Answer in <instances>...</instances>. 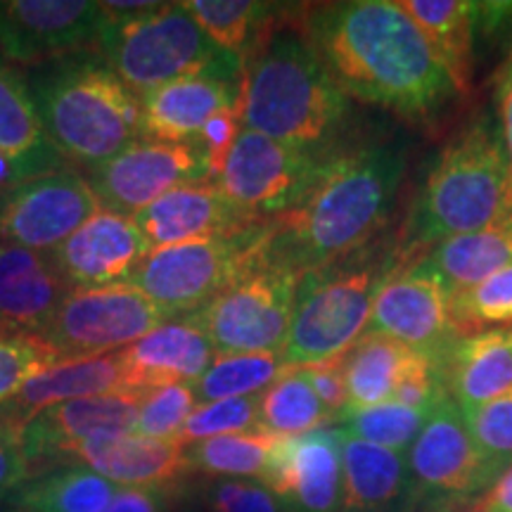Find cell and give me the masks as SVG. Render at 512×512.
Here are the masks:
<instances>
[{"mask_svg":"<svg viewBox=\"0 0 512 512\" xmlns=\"http://www.w3.org/2000/svg\"><path fill=\"white\" fill-rule=\"evenodd\" d=\"M102 207L86 174L60 169L0 195V245L55 252Z\"/></svg>","mask_w":512,"mask_h":512,"instance_id":"cell-13","label":"cell"},{"mask_svg":"<svg viewBox=\"0 0 512 512\" xmlns=\"http://www.w3.org/2000/svg\"><path fill=\"white\" fill-rule=\"evenodd\" d=\"M335 418L318 399L309 380L299 368H283L259 403V432L278 437H302L318 430H328Z\"/></svg>","mask_w":512,"mask_h":512,"instance_id":"cell-33","label":"cell"},{"mask_svg":"<svg viewBox=\"0 0 512 512\" xmlns=\"http://www.w3.org/2000/svg\"><path fill=\"white\" fill-rule=\"evenodd\" d=\"M152 252L133 216L100 207L53 256L72 290L126 283Z\"/></svg>","mask_w":512,"mask_h":512,"instance_id":"cell-17","label":"cell"},{"mask_svg":"<svg viewBox=\"0 0 512 512\" xmlns=\"http://www.w3.org/2000/svg\"><path fill=\"white\" fill-rule=\"evenodd\" d=\"M209 512H287L283 501L261 482L247 479H219L204 491Z\"/></svg>","mask_w":512,"mask_h":512,"instance_id":"cell-43","label":"cell"},{"mask_svg":"<svg viewBox=\"0 0 512 512\" xmlns=\"http://www.w3.org/2000/svg\"><path fill=\"white\" fill-rule=\"evenodd\" d=\"M403 171L406 155L394 143L335 150L302 200L268 223L264 256L302 278L373 245Z\"/></svg>","mask_w":512,"mask_h":512,"instance_id":"cell-2","label":"cell"},{"mask_svg":"<svg viewBox=\"0 0 512 512\" xmlns=\"http://www.w3.org/2000/svg\"><path fill=\"white\" fill-rule=\"evenodd\" d=\"M470 512H512V467L482 494L472 505Z\"/></svg>","mask_w":512,"mask_h":512,"instance_id":"cell-49","label":"cell"},{"mask_svg":"<svg viewBox=\"0 0 512 512\" xmlns=\"http://www.w3.org/2000/svg\"><path fill=\"white\" fill-rule=\"evenodd\" d=\"M145 389L81 396L36 413L22 427L24 453L29 465L67 458L81 441L100 432H136L140 401Z\"/></svg>","mask_w":512,"mask_h":512,"instance_id":"cell-19","label":"cell"},{"mask_svg":"<svg viewBox=\"0 0 512 512\" xmlns=\"http://www.w3.org/2000/svg\"><path fill=\"white\" fill-rule=\"evenodd\" d=\"M128 489H169L188 470L185 446L176 439H152L138 432H100L81 441L69 460Z\"/></svg>","mask_w":512,"mask_h":512,"instance_id":"cell-23","label":"cell"},{"mask_svg":"<svg viewBox=\"0 0 512 512\" xmlns=\"http://www.w3.org/2000/svg\"><path fill=\"white\" fill-rule=\"evenodd\" d=\"M330 155L280 143L242 126L216 185L238 209L256 219H275L302 200Z\"/></svg>","mask_w":512,"mask_h":512,"instance_id":"cell-11","label":"cell"},{"mask_svg":"<svg viewBox=\"0 0 512 512\" xmlns=\"http://www.w3.org/2000/svg\"><path fill=\"white\" fill-rule=\"evenodd\" d=\"M268 489L287 512H339L342 508V437L328 427L302 437H280L266 475Z\"/></svg>","mask_w":512,"mask_h":512,"instance_id":"cell-18","label":"cell"},{"mask_svg":"<svg viewBox=\"0 0 512 512\" xmlns=\"http://www.w3.org/2000/svg\"><path fill=\"white\" fill-rule=\"evenodd\" d=\"M406 460L415 503H475L496 484L467 430L463 413L446 392L434 401Z\"/></svg>","mask_w":512,"mask_h":512,"instance_id":"cell-12","label":"cell"},{"mask_svg":"<svg viewBox=\"0 0 512 512\" xmlns=\"http://www.w3.org/2000/svg\"><path fill=\"white\" fill-rule=\"evenodd\" d=\"M259 403L261 394L200 403L185 420L178 441L183 446H190L195 441L221 437V434L259 430Z\"/></svg>","mask_w":512,"mask_h":512,"instance_id":"cell-40","label":"cell"},{"mask_svg":"<svg viewBox=\"0 0 512 512\" xmlns=\"http://www.w3.org/2000/svg\"><path fill=\"white\" fill-rule=\"evenodd\" d=\"M133 389L119 351L107 356L76 358V361H60L19 389L15 399L0 406L5 418L22 430L36 413L46 411L55 403L81 399V396H98Z\"/></svg>","mask_w":512,"mask_h":512,"instance_id":"cell-27","label":"cell"},{"mask_svg":"<svg viewBox=\"0 0 512 512\" xmlns=\"http://www.w3.org/2000/svg\"><path fill=\"white\" fill-rule=\"evenodd\" d=\"M342 437V508L339 512H396L415 503L406 453Z\"/></svg>","mask_w":512,"mask_h":512,"instance_id":"cell-26","label":"cell"},{"mask_svg":"<svg viewBox=\"0 0 512 512\" xmlns=\"http://www.w3.org/2000/svg\"><path fill=\"white\" fill-rule=\"evenodd\" d=\"M133 389L197 382L214 363L216 349L197 313L171 318L119 351Z\"/></svg>","mask_w":512,"mask_h":512,"instance_id":"cell-24","label":"cell"},{"mask_svg":"<svg viewBox=\"0 0 512 512\" xmlns=\"http://www.w3.org/2000/svg\"><path fill=\"white\" fill-rule=\"evenodd\" d=\"M169 489H119L102 512H164Z\"/></svg>","mask_w":512,"mask_h":512,"instance_id":"cell-47","label":"cell"},{"mask_svg":"<svg viewBox=\"0 0 512 512\" xmlns=\"http://www.w3.org/2000/svg\"><path fill=\"white\" fill-rule=\"evenodd\" d=\"M86 178L102 207L128 216H136L181 185L214 181L197 143H159L147 138L131 143L110 162L95 166Z\"/></svg>","mask_w":512,"mask_h":512,"instance_id":"cell-16","label":"cell"},{"mask_svg":"<svg viewBox=\"0 0 512 512\" xmlns=\"http://www.w3.org/2000/svg\"><path fill=\"white\" fill-rule=\"evenodd\" d=\"M240 83L223 76H188L140 95V136L159 143H197L207 121L240 105Z\"/></svg>","mask_w":512,"mask_h":512,"instance_id":"cell-22","label":"cell"},{"mask_svg":"<svg viewBox=\"0 0 512 512\" xmlns=\"http://www.w3.org/2000/svg\"><path fill=\"white\" fill-rule=\"evenodd\" d=\"M430 411L432 408H408L396 401H387L380 406L347 413L337 422V427L351 437L370 441L375 446L408 453L415 437L425 427Z\"/></svg>","mask_w":512,"mask_h":512,"instance_id":"cell-37","label":"cell"},{"mask_svg":"<svg viewBox=\"0 0 512 512\" xmlns=\"http://www.w3.org/2000/svg\"><path fill=\"white\" fill-rule=\"evenodd\" d=\"M283 368L280 354H216L207 373L192 382V392L202 403L261 394L278 380Z\"/></svg>","mask_w":512,"mask_h":512,"instance_id":"cell-36","label":"cell"},{"mask_svg":"<svg viewBox=\"0 0 512 512\" xmlns=\"http://www.w3.org/2000/svg\"><path fill=\"white\" fill-rule=\"evenodd\" d=\"M19 432L22 430L15 422H10L0 411V503L31 477V465Z\"/></svg>","mask_w":512,"mask_h":512,"instance_id":"cell-46","label":"cell"},{"mask_svg":"<svg viewBox=\"0 0 512 512\" xmlns=\"http://www.w3.org/2000/svg\"><path fill=\"white\" fill-rule=\"evenodd\" d=\"M185 8L200 29L226 53L245 57L283 5L254 3V0H190Z\"/></svg>","mask_w":512,"mask_h":512,"instance_id":"cell-35","label":"cell"},{"mask_svg":"<svg viewBox=\"0 0 512 512\" xmlns=\"http://www.w3.org/2000/svg\"><path fill=\"white\" fill-rule=\"evenodd\" d=\"M344 356L347 354L328 358V361L311 363V366H299V373L309 380L313 392H316L318 399L323 401V406L328 408V413L335 418V425L349 411L347 380H344Z\"/></svg>","mask_w":512,"mask_h":512,"instance_id":"cell-44","label":"cell"},{"mask_svg":"<svg viewBox=\"0 0 512 512\" xmlns=\"http://www.w3.org/2000/svg\"><path fill=\"white\" fill-rule=\"evenodd\" d=\"M498 110H501V133L505 152H508L512 166V55L503 64L501 74H498Z\"/></svg>","mask_w":512,"mask_h":512,"instance_id":"cell-48","label":"cell"},{"mask_svg":"<svg viewBox=\"0 0 512 512\" xmlns=\"http://www.w3.org/2000/svg\"><path fill=\"white\" fill-rule=\"evenodd\" d=\"M297 285V273L261 256L214 302L197 311L216 354H283Z\"/></svg>","mask_w":512,"mask_h":512,"instance_id":"cell-9","label":"cell"},{"mask_svg":"<svg viewBox=\"0 0 512 512\" xmlns=\"http://www.w3.org/2000/svg\"><path fill=\"white\" fill-rule=\"evenodd\" d=\"M451 318L458 337L489 325H512V266L451 297Z\"/></svg>","mask_w":512,"mask_h":512,"instance_id":"cell-38","label":"cell"},{"mask_svg":"<svg viewBox=\"0 0 512 512\" xmlns=\"http://www.w3.org/2000/svg\"><path fill=\"white\" fill-rule=\"evenodd\" d=\"M351 114L304 29V12L280 8L242 57L240 119L256 133L330 155Z\"/></svg>","mask_w":512,"mask_h":512,"instance_id":"cell-3","label":"cell"},{"mask_svg":"<svg viewBox=\"0 0 512 512\" xmlns=\"http://www.w3.org/2000/svg\"><path fill=\"white\" fill-rule=\"evenodd\" d=\"M304 29L347 98L432 119L456 98L451 76L396 0H347L304 12Z\"/></svg>","mask_w":512,"mask_h":512,"instance_id":"cell-1","label":"cell"},{"mask_svg":"<svg viewBox=\"0 0 512 512\" xmlns=\"http://www.w3.org/2000/svg\"><path fill=\"white\" fill-rule=\"evenodd\" d=\"M107 15L91 0H0V55L22 67L98 53Z\"/></svg>","mask_w":512,"mask_h":512,"instance_id":"cell-14","label":"cell"},{"mask_svg":"<svg viewBox=\"0 0 512 512\" xmlns=\"http://www.w3.org/2000/svg\"><path fill=\"white\" fill-rule=\"evenodd\" d=\"M55 363H60V358L43 339L0 335V406L15 399L31 377Z\"/></svg>","mask_w":512,"mask_h":512,"instance_id":"cell-42","label":"cell"},{"mask_svg":"<svg viewBox=\"0 0 512 512\" xmlns=\"http://www.w3.org/2000/svg\"><path fill=\"white\" fill-rule=\"evenodd\" d=\"M119 486L88 467L67 465L29 477L5 498V512H102Z\"/></svg>","mask_w":512,"mask_h":512,"instance_id":"cell-32","label":"cell"},{"mask_svg":"<svg viewBox=\"0 0 512 512\" xmlns=\"http://www.w3.org/2000/svg\"><path fill=\"white\" fill-rule=\"evenodd\" d=\"M268 223L271 219L233 235L152 249L126 283L138 287L169 320L192 316L264 256Z\"/></svg>","mask_w":512,"mask_h":512,"instance_id":"cell-8","label":"cell"},{"mask_svg":"<svg viewBox=\"0 0 512 512\" xmlns=\"http://www.w3.org/2000/svg\"><path fill=\"white\" fill-rule=\"evenodd\" d=\"M366 332H380L427 356L437 368L439 358L458 339L451 318V294L418 256L403 254L377 292Z\"/></svg>","mask_w":512,"mask_h":512,"instance_id":"cell-15","label":"cell"},{"mask_svg":"<svg viewBox=\"0 0 512 512\" xmlns=\"http://www.w3.org/2000/svg\"><path fill=\"white\" fill-rule=\"evenodd\" d=\"M512 221V166L501 126L472 121L448 143L415 197L401 252L420 256L439 242Z\"/></svg>","mask_w":512,"mask_h":512,"instance_id":"cell-4","label":"cell"},{"mask_svg":"<svg viewBox=\"0 0 512 512\" xmlns=\"http://www.w3.org/2000/svg\"><path fill=\"white\" fill-rule=\"evenodd\" d=\"M98 55L138 98L188 76L242 81V57L216 46L185 3H159L143 15L107 19Z\"/></svg>","mask_w":512,"mask_h":512,"instance_id":"cell-7","label":"cell"},{"mask_svg":"<svg viewBox=\"0 0 512 512\" xmlns=\"http://www.w3.org/2000/svg\"><path fill=\"white\" fill-rule=\"evenodd\" d=\"M427 38L434 55L451 76L456 93L472 88L475 34L484 17V3L470 0H396Z\"/></svg>","mask_w":512,"mask_h":512,"instance_id":"cell-29","label":"cell"},{"mask_svg":"<svg viewBox=\"0 0 512 512\" xmlns=\"http://www.w3.org/2000/svg\"><path fill=\"white\" fill-rule=\"evenodd\" d=\"M27 86L50 143L64 159L95 169L140 136V98L98 53L41 64Z\"/></svg>","mask_w":512,"mask_h":512,"instance_id":"cell-5","label":"cell"},{"mask_svg":"<svg viewBox=\"0 0 512 512\" xmlns=\"http://www.w3.org/2000/svg\"><path fill=\"white\" fill-rule=\"evenodd\" d=\"M427 361L430 358L406 347L399 339L380 332H363L344 356V380L349 394L347 413L394 401L399 384Z\"/></svg>","mask_w":512,"mask_h":512,"instance_id":"cell-30","label":"cell"},{"mask_svg":"<svg viewBox=\"0 0 512 512\" xmlns=\"http://www.w3.org/2000/svg\"><path fill=\"white\" fill-rule=\"evenodd\" d=\"M240 128H242L240 105H235L219 114H214V117L207 121V126L202 128L200 138H197V145L202 147L204 157H207L209 174L214 181L221 176L223 164H226V157L230 147L235 143V138H238Z\"/></svg>","mask_w":512,"mask_h":512,"instance_id":"cell-45","label":"cell"},{"mask_svg":"<svg viewBox=\"0 0 512 512\" xmlns=\"http://www.w3.org/2000/svg\"><path fill=\"white\" fill-rule=\"evenodd\" d=\"M0 155L22 171L24 181L67 169L38 119L27 79L0 55Z\"/></svg>","mask_w":512,"mask_h":512,"instance_id":"cell-28","label":"cell"},{"mask_svg":"<svg viewBox=\"0 0 512 512\" xmlns=\"http://www.w3.org/2000/svg\"><path fill=\"white\" fill-rule=\"evenodd\" d=\"M133 221L138 223L147 245L159 249L233 235L266 219H256L238 209L223 195L219 185L204 181L166 192L150 207L138 211Z\"/></svg>","mask_w":512,"mask_h":512,"instance_id":"cell-20","label":"cell"},{"mask_svg":"<svg viewBox=\"0 0 512 512\" xmlns=\"http://www.w3.org/2000/svg\"><path fill=\"white\" fill-rule=\"evenodd\" d=\"M69 292L50 252L0 245V335L41 339Z\"/></svg>","mask_w":512,"mask_h":512,"instance_id":"cell-21","label":"cell"},{"mask_svg":"<svg viewBox=\"0 0 512 512\" xmlns=\"http://www.w3.org/2000/svg\"><path fill=\"white\" fill-rule=\"evenodd\" d=\"M446 394L460 413L512 392V325L458 337L437 363Z\"/></svg>","mask_w":512,"mask_h":512,"instance_id":"cell-25","label":"cell"},{"mask_svg":"<svg viewBox=\"0 0 512 512\" xmlns=\"http://www.w3.org/2000/svg\"><path fill=\"white\" fill-rule=\"evenodd\" d=\"M278 441V434L259 430L221 434L185 446V465L204 475L264 477Z\"/></svg>","mask_w":512,"mask_h":512,"instance_id":"cell-34","label":"cell"},{"mask_svg":"<svg viewBox=\"0 0 512 512\" xmlns=\"http://www.w3.org/2000/svg\"><path fill=\"white\" fill-rule=\"evenodd\" d=\"M401 259V247L392 249L375 240L347 259L304 273L280 354L283 366H311L347 354L368 330L377 292Z\"/></svg>","mask_w":512,"mask_h":512,"instance_id":"cell-6","label":"cell"},{"mask_svg":"<svg viewBox=\"0 0 512 512\" xmlns=\"http://www.w3.org/2000/svg\"><path fill=\"white\" fill-rule=\"evenodd\" d=\"M467 430L498 482L512 467V392L463 413Z\"/></svg>","mask_w":512,"mask_h":512,"instance_id":"cell-39","label":"cell"},{"mask_svg":"<svg viewBox=\"0 0 512 512\" xmlns=\"http://www.w3.org/2000/svg\"><path fill=\"white\" fill-rule=\"evenodd\" d=\"M418 259L439 275L453 297L512 266V221L439 242Z\"/></svg>","mask_w":512,"mask_h":512,"instance_id":"cell-31","label":"cell"},{"mask_svg":"<svg viewBox=\"0 0 512 512\" xmlns=\"http://www.w3.org/2000/svg\"><path fill=\"white\" fill-rule=\"evenodd\" d=\"M166 320L138 287L117 283L69 292L41 339L60 361H76L121 351Z\"/></svg>","mask_w":512,"mask_h":512,"instance_id":"cell-10","label":"cell"},{"mask_svg":"<svg viewBox=\"0 0 512 512\" xmlns=\"http://www.w3.org/2000/svg\"><path fill=\"white\" fill-rule=\"evenodd\" d=\"M195 406V392L188 382L147 387L140 401L136 432L152 439H176Z\"/></svg>","mask_w":512,"mask_h":512,"instance_id":"cell-41","label":"cell"}]
</instances>
